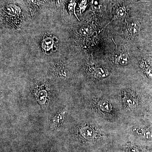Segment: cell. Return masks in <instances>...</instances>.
I'll return each instance as SVG.
<instances>
[{"label":"cell","instance_id":"4fadbf2b","mask_svg":"<svg viewBox=\"0 0 152 152\" xmlns=\"http://www.w3.org/2000/svg\"><path fill=\"white\" fill-rule=\"evenodd\" d=\"M64 0H56V5L58 7H61L62 5Z\"/></svg>","mask_w":152,"mask_h":152},{"label":"cell","instance_id":"9c48e42d","mask_svg":"<svg viewBox=\"0 0 152 152\" xmlns=\"http://www.w3.org/2000/svg\"><path fill=\"white\" fill-rule=\"evenodd\" d=\"M52 41L50 39H46L44 40L43 42V47L46 50H50L52 48Z\"/></svg>","mask_w":152,"mask_h":152},{"label":"cell","instance_id":"ba28073f","mask_svg":"<svg viewBox=\"0 0 152 152\" xmlns=\"http://www.w3.org/2000/svg\"><path fill=\"white\" fill-rule=\"evenodd\" d=\"M98 105V107L102 111L110 112L111 110V107L110 105V104L105 101H99Z\"/></svg>","mask_w":152,"mask_h":152},{"label":"cell","instance_id":"277c9868","mask_svg":"<svg viewBox=\"0 0 152 152\" xmlns=\"http://www.w3.org/2000/svg\"><path fill=\"white\" fill-rule=\"evenodd\" d=\"M93 74L95 78L100 79L107 77L109 73L108 71L104 68H97L95 69Z\"/></svg>","mask_w":152,"mask_h":152},{"label":"cell","instance_id":"5b68a950","mask_svg":"<svg viewBox=\"0 0 152 152\" xmlns=\"http://www.w3.org/2000/svg\"><path fill=\"white\" fill-rule=\"evenodd\" d=\"M129 57L126 54H121L115 58V63L121 66L127 65L129 64Z\"/></svg>","mask_w":152,"mask_h":152},{"label":"cell","instance_id":"52a82bcc","mask_svg":"<svg viewBox=\"0 0 152 152\" xmlns=\"http://www.w3.org/2000/svg\"><path fill=\"white\" fill-rule=\"evenodd\" d=\"M126 8L124 7H120L116 10L115 14L114 15L112 21L124 18L126 17Z\"/></svg>","mask_w":152,"mask_h":152},{"label":"cell","instance_id":"3957f363","mask_svg":"<svg viewBox=\"0 0 152 152\" xmlns=\"http://www.w3.org/2000/svg\"><path fill=\"white\" fill-rule=\"evenodd\" d=\"M81 134L83 137L88 139L93 138L94 137V131L89 126L82 127L80 130Z\"/></svg>","mask_w":152,"mask_h":152},{"label":"cell","instance_id":"7c38bea8","mask_svg":"<svg viewBox=\"0 0 152 152\" xmlns=\"http://www.w3.org/2000/svg\"><path fill=\"white\" fill-rule=\"evenodd\" d=\"M30 7H34L37 4V0H26Z\"/></svg>","mask_w":152,"mask_h":152},{"label":"cell","instance_id":"7a4b0ae2","mask_svg":"<svg viewBox=\"0 0 152 152\" xmlns=\"http://www.w3.org/2000/svg\"><path fill=\"white\" fill-rule=\"evenodd\" d=\"M140 23L137 22L129 23L127 26V33L131 37L137 35L140 28Z\"/></svg>","mask_w":152,"mask_h":152},{"label":"cell","instance_id":"8fae6325","mask_svg":"<svg viewBox=\"0 0 152 152\" xmlns=\"http://www.w3.org/2000/svg\"><path fill=\"white\" fill-rule=\"evenodd\" d=\"M126 103L130 107H133L136 105V103L134 100L132 98L128 97L126 99Z\"/></svg>","mask_w":152,"mask_h":152},{"label":"cell","instance_id":"30bf717a","mask_svg":"<svg viewBox=\"0 0 152 152\" xmlns=\"http://www.w3.org/2000/svg\"><path fill=\"white\" fill-rule=\"evenodd\" d=\"M142 134L143 135L144 137L146 138H150L152 137V132L150 130H142Z\"/></svg>","mask_w":152,"mask_h":152},{"label":"cell","instance_id":"8992f818","mask_svg":"<svg viewBox=\"0 0 152 152\" xmlns=\"http://www.w3.org/2000/svg\"><path fill=\"white\" fill-rule=\"evenodd\" d=\"M140 67L144 73L149 78L152 80V68L145 61H142L140 63Z\"/></svg>","mask_w":152,"mask_h":152},{"label":"cell","instance_id":"6da1fadb","mask_svg":"<svg viewBox=\"0 0 152 152\" xmlns=\"http://www.w3.org/2000/svg\"><path fill=\"white\" fill-rule=\"evenodd\" d=\"M66 112L65 110L57 114L52 118L51 124L53 129H57L60 126H61Z\"/></svg>","mask_w":152,"mask_h":152}]
</instances>
